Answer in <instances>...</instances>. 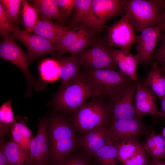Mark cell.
I'll return each instance as SVG.
<instances>
[{
    "label": "cell",
    "mask_w": 165,
    "mask_h": 165,
    "mask_svg": "<svg viewBox=\"0 0 165 165\" xmlns=\"http://www.w3.org/2000/svg\"><path fill=\"white\" fill-rule=\"evenodd\" d=\"M77 131L69 118L54 114L48 121L50 163L59 165L66 156L76 152L80 147Z\"/></svg>",
    "instance_id": "obj_1"
},
{
    "label": "cell",
    "mask_w": 165,
    "mask_h": 165,
    "mask_svg": "<svg viewBox=\"0 0 165 165\" xmlns=\"http://www.w3.org/2000/svg\"><path fill=\"white\" fill-rule=\"evenodd\" d=\"M99 93L89 85L82 72L76 77L61 85L54 95L52 105L55 113L71 116L88 98L98 97Z\"/></svg>",
    "instance_id": "obj_2"
},
{
    "label": "cell",
    "mask_w": 165,
    "mask_h": 165,
    "mask_svg": "<svg viewBox=\"0 0 165 165\" xmlns=\"http://www.w3.org/2000/svg\"><path fill=\"white\" fill-rule=\"evenodd\" d=\"M81 135L102 126L108 125L110 116L105 100L98 97L85 102L69 118Z\"/></svg>",
    "instance_id": "obj_3"
},
{
    "label": "cell",
    "mask_w": 165,
    "mask_h": 165,
    "mask_svg": "<svg viewBox=\"0 0 165 165\" xmlns=\"http://www.w3.org/2000/svg\"><path fill=\"white\" fill-rule=\"evenodd\" d=\"M165 7L159 0H125L123 9L135 33L161 24Z\"/></svg>",
    "instance_id": "obj_4"
},
{
    "label": "cell",
    "mask_w": 165,
    "mask_h": 165,
    "mask_svg": "<svg viewBox=\"0 0 165 165\" xmlns=\"http://www.w3.org/2000/svg\"><path fill=\"white\" fill-rule=\"evenodd\" d=\"M136 81L127 82L114 91L105 100L110 113V123L138 117L134 105Z\"/></svg>",
    "instance_id": "obj_5"
},
{
    "label": "cell",
    "mask_w": 165,
    "mask_h": 165,
    "mask_svg": "<svg viewBox=\"0 0 165 165\" xmlns=\"http://www.w3.org/2000/svg\"><path fill=\"white\" fill-rule=\"evenodd\" d=\"M82 72L90 86L99 93L98 97L104 100L120 86L133 80L120 70L91 69Z\"/></svg>",
    "instance_id": "obj_6"
},
{
    "label": "cell",
    "mask_w": 165,
    "mask_h": 165,
    "mask_svg": "<svg viewBox=\"0 0 165 165\" xmlns=\"http://www.w3.org/2000/svg\"><path fill=\"white\" fill-rule=\"evenodd\" d=\"M154 132L153 128L147 126L138 117L118 120L108 124L107 142L114 144L125 140L139 141L141 137Z\"/></svg>",
    "instance_id": "obj_7"
},
{
    "label": "cell",
    "mask_w": 165,
    "mask_h": 165,
    "mask_svg": "<svg viewBox=\"0 0 165 165\" xmlns=\"http://www.w3.org/2000/svg\"><path fill=\"white\" fill-rule=\"evenodd\" d=\"M112 49L106 41H97L91 47L76 56L80 65L85 69H107L119 70L114 62Z\"/></svg>",
    "instance_id": "obj_8"
},
{
    "label": "cell",
    "mask_w": 165,
    "mask_h": 165,
    "mask_svg": "<svg viewBox=\"0 0 165 165\" xmlns=\"http://www.w3.org/2000/svg\"><path fill=\"white\" fill-rule=\"evenodd\" d=\"M0 57L15 65L23 72L27 82L28 94L31 90L32 86H37L38 90L40 89L29 71L28 54L16 43L12 34L10 33L4 37L1 42Z\"/></svg>",
    "instance_id": "obj_9"
},
{
    "label": "cell",
    "mask_w": 165,
    "mask_h": 165,
    "mask_svg": "<svg viewBox=\"0 0 165 165\" xmlns=\"http://www.w3.org/2000/svg\"><path fill=\"white\" fill-rule=\"evenodd\" d=\"M125 0H92L89 15L83 22L92 30H99L117 16L123 15Z\"/></svg>",
    "instance_id": "obj_10"
},
{
    "label": "cell",
    "mask_w": 165,
    "mask_h": 165,
    "mask_svg": "<svg viewBox=\"0 0 165 165\" xmlns=\"http://www.w3.org/2000/svg\"><path fill=\"white\" fill-rule=\"evenodd\" d=\"M137 37L128 16L125 14L108 28L106 42L110 47H117L129 51L136 43Z\"/></svg>",
    "instance_id": "obj_11"
},
{
    "label": "cell",
    "mask_w": 165,
    "mask_h": 165,
    "mask_svg": "<svg viewBox=\"0 0 165 165\" xmlns=\"http://www.w3.org/2000/svg\"><path fill=\"white\" fill-rule=\"evenodd\" d=\"M163 31L161 24L146 28L138 36L136 55L138 64L146 66L152 61L156 46Z\"/></svg>",
    "instance_id": "obj_12"
},
{
    "label": "cell",
    "mask_w": 165,
    "mask_h": 165,
    "mask_svg": "<svg viewBox=\"0 0 165 165\" xmlns=\"http://www.w3.org/2000/svg\"><path fill=\"white\" fill-rule=\"evenodd\" d=\"M12 32L15 38L26 46L29 58L31 60L54 53V45L42 36L15 26Z\"/></svg>",
    "instance_id": "obj_13"
},
{
    "label": "cell",
    "mask_w": 165,
    "mask_h": 165,
    "mask_svg": "<svg viewBox=\"0 0 165 165\" xmlns=\"http://www.w3.org/2000/svg\"><path fill=\"white\" fill-rule=\"evenodd\" d=\"M48 126L47 119H40L36 135L30 142L29 153L32 165H48L50 163Z\"/></svg>",
    "instance_id": "obj_14"
},
{
    "label": "cell",
    "mask_w": 165,
    "mask_h": 165,
    "mask_svg": "<svg viewBox=\"0 0 165 165\" xmlns=\"http://www.w3.org/2000/svg\"><path fill=\"white\" fill-rule=\"evenodd\" d=\"M136 81L134 105L138 117L141 119L143 116L148 114L157 115L163 117L157 108L155 93L143 83L137 80Z\"/></svg>",
    "instance_id": "obj_15"
},
{
    "label": "cell",
    "mask_w": 165,
    "mask_h": 165,
    "mask_svg": "<svg viewBox=\"0 0 165 165\" xmlns=\"http://www.w3.org/2000/svg\"><path fill=\"white\" fill-rule=\"evenodd\" d=\"M72 29L69 26L56 24L52 20H43L36 25L32 32L46 39L55 45Z\"/></svg>",
    "instance_id": "obj_16"
},
{
    "label": "cell",
    "mask_w": 165,
    "mask_h": 165,
    "mask_svg": "<svg viewBox=\"0 0 165 165\" xmlns=\"http://www.w3.org/2000/svg\"><path fill=\"white\" fill-rule=\"evenodd\" d=\"M113 61L119 70L132 80H137V65L138 64L136 55L129 51L112 49Z\"/></svg>",
    "instance_id": "obj_17"
},
{
    "label": "cell",
    "mask_w": 165,
    "mask_h": 165,
    "mask_svg": "<svg viewBox=\"0 0 165 165\" xmlns=\"http://www.w3.org/2000/svg\"><path fill=\"white\" fill-rule=\"evenodd\" d=\"M108 125L90 130L79 137L80 147L92 155L107 144L106 136Z\"/></svg>",
    "instance_id": "obj_18"
},
{
    "label": "cell",
    "mask_w": 165,
    "mask_h": 165,
    "mask_svg": "<svg viewBox=\"0 0 165 165\" xmlns=\"http://www.w3.org/2000/svg\"><path fill=\"white\" fill-rule=\"evenodd\" d=\"M142 83L150 88L160 99L165 95V74L158 61H153Z\"/></svg>",
    "instance_id": "obj_19"
},
{
    "label": "cell",
    "mask_w": 165,
    "mask_h": 165,
    "mask_svg": "<svg viewBox=\"0 0 165 165\" xmlns=\"http://www.w3.org/2000/svg\"><path fill=\"white\" fill-rule=\"evenodd\" d=\"M36 9L42 20H55L59 23L65 20L62 17L57 0H31Z\"/></svg>",
    "instance_id": "obj_20"
},
{
    "label": "cell",
    "mask_w": 165,
    "mask_h": 165,
    "mask_svg": "<svg viewBox=\"0 0 165 165\" xmlns=\"http://www.w3.org/2000/svg\"><path fill=\"white\" fill-rule=\"evenodd\" d=\"M16 121L10 129L11 138L19 147L29 153L30 144L34 137L26 124L27 119L25 118Z\"/></svg>",
    "instance_id": "obj_21"
},
{
    "label": "cell",
    "mask_w": 165,
    "mask_h": 165,
    "mask_svg": "<svg viewBox=\"0 0 165 165\" xmlns=\"http://www.w3.org/2000/svg\"><path fill=\"white\" fill-rule=\"evenodd\" d=\"M59 66L61 85L70 82L80 73V64L76 56L68 57H56Z\"/></svg>",
    "instance_id": "obj_22"
},
{
    "label": "cell",
    "mask_w": 165,
    "mask_h": 165,
    "mask_svg": "<svg viewBox=\"0 0 165 165\" xmlns=\"http://www.w3.org/2000/svg\"><path fill=\"white\" fill-rule=\"evenodd\" d=\"M4 149L10 165H32L29 153L19 147L11 138L6 142Z\"/></svg>",
    "instance_id": "obj_23"
},
{
    "label": "cell",
    "mask_w": 165,
    "mask_h": 165,
    "mask_svg": "<svg viewBox=\"0 0 165 165\" xmlns=\"http://www.w3.org/2000/svg\"><path fill=\"white\" fill-rule=\"evenodd\" d=\"M113 144L117 149L118 160L122 163L144 149L143 143H140L139 141L125 140Z\"/></svg>",
    "instance_id": "obj_24"
},
{
    "label": "cell",
    "mask_w": 165,
    "mask_h": 165,
    "mask_svg": "<svg viewBox=\"0 0 165 165\" xmlns=\"http://www.w3.org/2000/svg\"><path fill=\"white\" fill-rule=\"evenodd\" d=\"M95 41L93 31L84 23L81 34L68 48L66 53H69L72 56H76L87 48L92 46Z\"/></svg>",
    "instance_id": "obj_25"
},
{
    "label": "cell",
    "mask_w": 165,
    "mask_h": 165,
    "mask_svg": "<svg viewBox=\"0 0 165 165\" xmlns=\"http://www.w3.org/2000/svg\"><path fill=\"white\" fill-rule=\"evenodd\" d=\"M92 156L97 165H118L117 150L113 144H106Z\"/></svg>",
    "instance_id": "obj_26"
},
{
    "label": "cell",
    "mask_w": 165,
    "mask_h": 165,
    "mask_svg": "<svg viewBox=\"0 0 165 165\" xmlns=\"http://www.w3.org/2000/svg\"><path fill=\"white\" fill-rule=\"evenodd\" d=\"M21 15L22 24L28 31L31 32L41 21L36 9L27 0H22Z\"/></svg>",
    "instance_id": "obj_27"
},
{
    "label": "cell",
    "mask_w": 165,
    "mask_h": 165,
    "mask_svg": "<svg viewBox=\"0 0 165 165\" xmlns=\"http://www.w3.org/2000/svg\"><path fill=\"white\" fill-rule=\"evenodd\" d=\"M38 69L41 78L45 82H52L60 77V69L56 57L43 60L40 63Z\"/></svg>",
    "instance_id": "obj_28"
},
{
    "label": "cell",
    "mask_w": 165,
    "mask_h": 165,
    "mask_svg": "<svg viewBox=\"0 0 165 165\" xmlns=\"http://www.w3.org/2000/svg\"><path fill=\"white\" fill-rule=\"evenodd\" d=\"M92 0H75L73 16L69 26L73 29L84 22L90 13Z\"/></svg>",
    "instance_id": "obj_29"
},
{
    "label": "cell",
    "mask_w": 165,
    "mask_h": 165,
    "mask_svg": "<svg viewBox=\"0 0 165 165\" xmlns=\"http://www.w3.org/2000/svg\"><path fill=\"white\" fill-rule=\"evenodd\" d=\"M12 110L11 102L8 101L3 103L0 108V138L16 123Z\"/></svg>",
    "instance_id": "obj_30"
},
{
    "label": "cell",
    "mask_w": 165,
    "mask_h": 165,
    "mask_svg": "<svg viewBox=\"0 0 165 165\" xmlns=\"http://www.w3.org/2000/svg\"><path fill=\"white\" fill-rule=\"evenodd\" d=\"M84 25V23H82L68 32L59 43L54 45V53H57L59 57L66 53L68 48L81 34Z\"/></svg>",
    "instance_id": "obj_31"
},
{
    "label": "cell",
    "mask_w": 165,
    "mask_h": 165,
    "mask_svg": "<svg viewBox=\"0 0 165 165\" xmlns=\"http://www.w3.org/2000/svg\"><path fill=\"white\" fill-rule=\"evenodd\" d=\"M22 2V0H0V4L13 24H17L19 23L20 11Z\"/></svg>",
    "instance_id": "obj_32"
},
{
    "label": "cell",
    "mask_w": 165,
    "mask_h": 165,
    "mask_svg": "<svg viewBox=\"0 0 165 165\" xmlns=\"http://www.w3.org/2000/svg\"><path fill=\"white\" fill-rule=\"evenodd\" d=\"M92 156L83 148L64 158L59 165H90Z\"/></svg>",
    "instance_id": "obj_33"
},
{
    "label": "cell",
    "mask_w": 165,
    "mask_h": 165,
    "mask_svg": "<svg viewBox=\"0 0 165 165\" xmlns=\"http://www.w3.org/2000/svg\"><path fill=\"white\" fill-rule=\"evenodd\" d=\"M152 138L155 147L153 150L148 154L149 156L154 161H159L165 158V140L162 134H152Z\"/></svg>",
    "instance_id": "obj_34"
},
{
    "label": "cell",
    "mask_w": 165,
    "mask_h": 165,
    "mask_svg": "<svg viewBox=\"0 0 165 165\" xmlns=\"http://www.w3.org/2000/svg\"><path fill=\"white\" fill-rule=\"evenodd\" d=\"M15 26L10 20L0 4V35L3 38L13 32Z\"/></svg>",
    "instance_id": "obj_35"
},
{
    "label": "cell",
    "mask_w": 165,
    "mask_h": 165,
    "mask_svg": "<svg viewBox=\"0 0 165 165\" xmlns=\"http://www.w3.org/2000/svg\"><path fill=\"white\" fill-rule=\"evenodd\" d=\"M61 15L65 20H68L74 9L75 0H57Z\"/></svg>",
    "instance_id": "obj_36"
},
{
    "label": "cell",
    "mask_w": 165,
    "mask_h": 165,
    "mask_svg": "<svg viewBox=\"0 0 165 165\" xmlns=\"http://www.w3.org/2000/svg\"><path fill=\"white\" fill-rule=\"evenodd\" d=\"M145 152L144 149L140 150L121 165H147L148 156Z\"/></svg>",
    "instance_id": "obj_37"
},
{
    "label": "cell",
    "mask_w": 165,
    "mask_h": 165,
    "mask_svg": "<svg viewBox=\"0 0 165 165\" xmlns=\"http://www.w3.org/2000/svg\"><path fill=\"white\" fill-rule=\"evenodd\" d=\"M160 39L161 43L159 48L154 52L152 60L165 65V29L163 30Z\"/></svg>",
    "instance_id": "obj_38"
},
{
    "label": "cell",
    "mask_w": 165,
    "mask_h": 165,
    "mask_svg": "<svg viewBox=\"0 0 165 165\" xmlns=\"http://www.w3.org/2000/svg\"><path fill=\"white\" fill-rule=\"evenodd\" d=\"M6 142L3 137L0 138V165H10L5 152V146Z\"/></svg>",
    "instance_id": "obj_39"
},
{
    "label": "cell",
    "mask_w": 165,
    "mask_h": 165,
    "mask_svg": "<svg viewBox=\"0 0 165 165\" xmlns=\"http://www.w3.org/2000/svg\"><path fill=\"white\" fill-rule=\"evenodd\" d=\"M147 165H165V160L155 161L152 160L148 156Z\"/></svg>",
    "instance_id": "obj_40"
},
{
    "label": "cell",
    "mask_w": 165,
    "mask_h": 165,
    "mask_svg": "<svg viewBox=\"0 0 165 165\" xmlns=\"http://www.w3.org/2000/svg\"><path fill=\"white\" fill-rule=\"evenodd\" d=\"M161 110L160 111L163 116V117H165V95L161 99Z\"/></svg>",
    "instance_id": "obj_41"
},
{
    "label": "cell",
    "mask_w": 165,
    "mask_h": 165,
    "mask_svg": "<svg viewBox=\"0 0 165 165\" xmlns=\"http://www.w3.org/2000/svg\"><path fill=\"white\" fill-rule=\"evenodd\" d=\"M161 24L163 27V30L165 29V7L162 14Z\"/></svg>",
    "instance_id": "obj_42"
},
{
    "label": "cell",
    "mask_w": 165,
    "mask_h": 165,
    "mask_svg": "<svg viewBox=\"0 0 165 165\" xmlns=\"http://www.w3.org/2000/svg\"><path fill=\"white\" fill-rule=\"evenodd\" d=\"M160 64L162 69L165 74V65L162 64Z\"/></svg>",
    "instance_id": "obj_43"
},
{
    "label": "cell",
    "mask_w": 165,
    "mask_h": 165,
    "mask_svg": "<svg viewBox=\"0 0 165 165\" xmlns=\"http://www.w3.org/2000/svg\"><path fill=\"white\" fill-rule=\"evenodd\" d=\"M162 134L165 140V127L163 130Z\"/></svg>",
    "instance_id": "obj_44"
},
{
    "label": "cell",
    "mask_w": 165,
    "mask_h": 165,
    "mask_svg": "<svg viewBox=\"0 0 165 165\" xmlns=\"http://www.w3.org/2000/svg\"></svg>",
    "instance_id": "obj_45"
}]
</instances>
